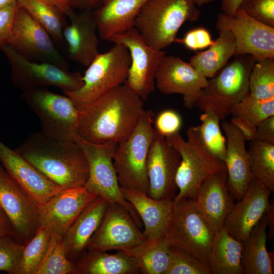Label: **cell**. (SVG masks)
<instances>
[{"instance_id": "cell-10", "label": "cell", "mask_w": 274, "mask_h": 274, "mask_svg": "<svg viewBox=\"0 0 274 274\" xmlns=\"http://www.w3.org/2000/svg\"><path fill=\"white\" fill-rule=\"evenodd\" d=\"M78 143L89 165V176L84 188L108 203H118L123 207L141 228V218L133 206L123 197L114 166L113 156L118 144H93L81 140Z\"/></svg>"}, {"instance_id": "cell-52", "label": "cell", "mask_w": 274, "mask_h": 274, "mask_svg": "<svg viewBox=\"0 0 274 274\" xmlns=\"http://www.w3.org/2000/svg\"><path fill=\"white\" fill-rule=\"evenodd\" d=\"M273 203H271L269 208L267 211V224L269 227V232L267 234V237L270 240L273 235Z\"/></svg>"}, {"instance_id": "cell-22", "label": "cell", "mask_w": 274, "mask_h": 274, "mask_svg": "<svg viewBox=\"0 0 274 274\" xmlns=\"http://www.w3.org/2000/svg\"><path fill=\"white\" fill-rule=\"evenodd\" d=\"M70 23L63 29L69 59L88 66L99 54L97 26L93 11L72 10L66 15Z\"/></svg>"}, {"instance_id": "cell-18", "label": "cell", "mask_w": 274, "mask_h": 274, "mask_svg": "<svg viewBox=\"0 0 274 274\" xmlns=\"http://www.w3.org/2000/svg\"><path fill=\"white\" fill-rule=\"evenodd\" d=\"M208 85L207 78L190 62L173 55L162 58L155 74V86L163 94L183 95L185 107L192 109L201 90Z\"/></svg>"}, {"instance_id": "cell-34", "label": "cell", "mask_w": 274, "mask_h": 274, "mask_svg": "<svg viewBox=\"0 0 274 274\" xmlns=\"http://www.w3.org/2000/svg\"><path fill=\"white\" fill-rule=\"evenodd\" d=\"M18 5L25 10L49 33L52 39L62 43L63 29L66 24L56 8L45 0H16Z\"/></svg>"}, {"instance_id": "cell-17", "label": "cell", "mask_w": 274, "mask_h": 274, "mask_svg": "<svg viewBox=\"0 0 274 274\" xmlns=\"http://www.w3.org/2000/svg\"><path fill=\"white\" fill-rule=\"evenodd\" d=\"M181 156L165 137L156 131L146 163L149 181L148 195L155 199L174 200L178 190L176 178Z\"/></svg>"}, {"instance_id": "cell-3", "label": "cell", "mask_w": 274, "mask_h": 274, "mask_svg": "<svg viewBox=\"0 0 274 274\" xmlns=\"http://www.w3.org/2000/svg\"><path fill=\"white\" fill-rule=\"evenodd\" d=\"M199 15L192 0H149L138 13L133 27L148 45L162 50L174 42L184 22L195 21Z\"/></svg>"}, {"instance_id": "cell-27", "label": "cell", "mask_w": 274, "mask_h": 274, "mask_svg": "<svg viewBox=\"0 0 274 274\" xmlns=\"http://www.w3.org/2000/svg\"><path fill=\"white\" fill-rule=\"evenodd\" d=\"M148 1L105 0L93 11L100 38L109 40L113 35L133 27L138 13Z\"/></svg>"}, {"instance_id": "cell-23", "label": "cell", "mask_w": 274, "mask_h": 274, "mask_svg": "<svg viewBox=\"0 0 274 274\" xmlns=\"http://www.w3.org/2000/svg\"><path fill=\"white\" fill-rule=\"evenodd\" d=\"M221 127L226 135V152L224 161L228 190L234 199L244 196L252 179L246 140L241 131L230 122L222 121Z\"/></svg>"}, {"instance_id": "cell-46", "label": "cell", "mask_w": 274, "mask_h": 274, "mask_svg": "<svg viewBox=\"0 0 274 274\" xmlns=\"http://www.w3.org/2000/svg\"><path fill=\"white\" fill-rule=\"evenodd\" d=\"M242 132L247 141L257 140V127L249 121L238 117H232L230 121Z\"/></svg>"}, {"instance_id": "cell-35", "label": "cell", "mask_w": 274, "mask_h": 274, "mask_svg": "<svg viewBox=\"0 0 274 274\" xmlns=\"http://www.w3.org/2000/svg\"><path fill=\"white\" fill-rule=\"evenodd\" d=\"M201 124L194 126L204 148L212 155L224 162L226 140L220 127V120L212 111L203 112L200 116Z\"/></svg>"}, {"instance_id": "cell-1", "label": "cell", "mask_w": 274, "mask_h": 274, "mask_svg": "<svg viewBox=\"0 0 274 274\" xmlns=\"http://www.w3.org/2000/svg\"><path fill=\"white\" fill-rule=\"evenodd\" d=\"M144 101L127 85L116 86L80 111L81 140L118 144L127 140L144 111Z\"/></svg>"}, {"instance_id": "cell-53", "label": "cell", "mask_w": 274, "mask_h": 274, "mask_svg": "<svg viewBox=\"0 0 274 274\" xmlns=\"http://www.w3.org/2000/svg\"><path fill=\"white\" fill-rule=\"evenodd\" d=\"M216 0H192L193 3L197 7H200L203 5L210 4L211 3L214 2Z\"/></svg>"}, {"instance_id": "cell-43", "label": "cell", "mask_w": 274, "mask_h": 274, "mask_svg": "<svg viewBox=\"0 0 274 274\" xmlns=\"http://www.w3.org/2000/svg\"><path fill=\"white\" fill-rule=\"evenodd\" d=\"M182 124L180 114L176 111L167 109L161 112L155 118V130L164 137L179 132Z\"/></svg>"}, {"instance_id": "cell-7", "label": "cell", "mask_w": 274, "mask_h": 274, "mask_svg": "<svg viewBox=\"0 0 274 274\" xmlns=\"http://www.w3.org/2000/svg\"><path fill=\"white\" fill-rule=\"evenodd\" d=\"M130 64L127 47L115 44L108 52L99 53L88 65L80 89L63 92L81 111L112 88L124 84Z\"/></svg>"}, {"instance_id": "cell-40", "label": "cell", "mask_w": 274, "mask_h": 274, "mask_svg": "<svg viewBox=\"0 0 274 274\" xmlns=\"http://www.w3.org/2000/svg\"><path fill=\"white\" fill-rule=\"evenodd\" d=\"M169 263L164 274H211L209 266L187 252L169 245Z\"/></svg>"}, {"instance_id": "cell-15", "label": "cell", "mask_w": 274, "mask_h": 274, "mask_svg": "<svg viewBox=\"0 0 274 274\" xmlns=\"http://www.w3.org/2000/svg\"><path fill=\"white\" fill-rule=\"evenodd\" d=\"M0 207L18 242L27 243L39 227L38 204L11 178L0 163Z\"/></svg>"}, {"instance_id": "cell-16", "label": "cell", "mask_w": 274, "mask_h": 274, "mask_svg": "<svg viewBox=\"0 0 274 274\" xmlns=\"http://www.w3.org/2000/svg\"><path fill=\"white\" fill-rule=\"evenodd\" d=\"M146 240L127 210L118 203H108L101 222L87 250L118 251L132 248Z\"/></svg>"}, {"instance_id": "cell-42", "label": "cell", "mask_w": 274, "mask_h": 274, "mask_svg": "<svg viewBox=\"0 0 274 274\" xmlns=\"http://www.w3.org/2000/svg\"><path fill=\"white\" fill-rule=\"evenodd\" d=\"M238 9L257 21L274 27V0H243Z\"/></svg>"}, {"instance_id": "cell-31", "label": "cell", "mask_w": 274, "mask_h": 274, "mask_svg": "<svg viewBox=\"0 0 274 274\" xmlns=\"http://www.w3.org/2000/svg\"><path fill=\"white\" fill-rule=\"evenodd\" d=\"M219 37L208 49L191 57L190 63L206 78H212L235 54V38L229 30H219Z\"/></svg>"}, {"instance_id": "cell-5", "label": "cell", "mask_w": 274, "mask_h": 274, "mask_svg": "<svg viewBox=\"0 0 274 274\" xmlns=\"http://www.w3.org/2000/svg\"><path fill=\"white\" fill-rule=\"evenodd\" d=\"M154 117L152 110H144L129 138L118 144L113 156V164L120 187L147 195L149 181L146 163L156 133L152 126Z\"/></svg>"}, {"instance_id": "cell-6", "label": "cell", "mask_w": 274, "mask_h": 274, "mask_svg": "<svg viewBox=\"0 0 274 274\" xmlns=\"http://www.w3.org/2000/svg\"><path fill=\"white\" fill-rule=\"evenodd\" d=\"M235 56L218 76L208 80L194 104L201 112L212 111L222 121L249 91V76L256 61L249 55Z\"/></svg>"}, {"instance_id": "cell-32", "label": "cell", "mask_w": 274, "mask_h": 274, "mask_svg": "<svg viewBox=\"0 0 274 274\" xmlns=\"http://www.w3.org/2000/svg\"><path fill=\"white\" fill-rule=\"evenodd\" d=\"M169 245L163 236L121 250L135 260L140 273L164 274L169 263Z\"/></svg>"}, {"instance_id": "cell-45", "label": "cell", "mask_w": 274, "mask_h": 274, "mask_svg": "<svg viewBox=\"0 0 274 274\" xmlns=\"http://www.w3.org/2000/svg\"><path fill=\"white\" fill-rule=\"evenodd\" d=\"M18 7L15 1L0 9V49L8 44Z\"/></svg>"}, {"instance_id": "cell-11", "label": "cell", "mask_w": 274, "mask_h": 274, "mask_svg": "<svg viewBox=\"0 0 274 274\" xmlns=\"http://www.w3.org/2000/svg\"><path fill=\"white\" fill-rule=\"evenodd\" d=\"M1 49L7 56L11 67L12 82L23 91L53 86L63 92L74 91L83 85L79 72H71L54 64L27 59L7 44Z\"/></svg>"}, {"instance_id": "cell-39", "label": "cell", "mask_w": 274, "mask_h": 274, "mask_svg": "<svg viewBox=\"0 0 274 274\" xmlns=\"http://www.w3.org/2000/svg\"><path fill=\"white\" fill-rule=\"evenodd\" d=\"M231 115L232 117L244 118L257 126L263 120L274 115V97L258 99L248 91L235 106Z\"/></svg>"}, {"instance_id": "cell-19", "label": "cell", "mask_w": 274, "mask_h": 274, "mask_svg": "<svg viewBox=\"0 0 274 274\" xmlns=\"http://www.w3.org/2000/svg\"><path fill=\"white\" fill-rule=\"evenodd\" d=\"M97 197L84 187L62 190L39 205V226L63 236L83 210Z\"/></svg>"}, {"instance_id": "cell-49", "label": "cell", "mask_w": 274, "mask_h": 274, "mask_svg": "<svg viewBox=\"0 0 274 274\" xmlns=\"http://www.w3.org/2000/svg\"><path fill=\"white\" fill-rule=\"evenodd\" d=\"M5 236L14 237V231L9 218L0 207V238Z\"/></svg>"}, {"instance_id": "cell-24", "label": "cell", "mask_w": 274, "mask_h": 274, "mask_svg": "<svg viewBox=\"0 0 274 274\" xmlns=\"http://www.w3.org/2000/svg\"><path fill=\"white\" fill-rule=\"evenodd\" d=\"M227 180V171L213 174L200 186L194 200L214 234L223 227L235 203L228 190Z\"/></svg>"}, {"instance_id": "cell-38", "label": "cell", "mask_w": 274, "mask_h": 274, "mask_svg": "<svg viewBox=\"0 0 274 274\" xmlns=\"http://www.w3.org/2000/svg\"><path fill=\"white\" fill-rule=\"evenodd\" d=\"M249 91L258 99L274 97V59L255 61L249 76Z\"/></svg>"}, {"instance_id": "cell-21", "label": "cell", "mask_w": 274, "mask_h": 274, "mask_svg": "<svg viewBox=\"0 0 274 274\" xmlns=\"http://www.w3.org/2000/svg\"><path fill=\"white\" fill-rule=\"evenodd\" d=\"M0 163L11 178L39 205L63 189L0 140Z\"/></svg>"}, {"instance_id": "cell-36", "label": "cell", "mask_w": 274, "mask_h": 274, "mask_svg": "<svg viewBox=\"0 0 274 274\" xmlns=\"http://www.w3.org/2000/svg\"><path fill=\"white\" fill-rule=\"evenodd\" d=\"M51 232L39 226L35 235L24 244L16 274H36L47 252Z\"/></svg>"}, {"instance_id": "cell-50", "label": "cell", "mask_w": 274, "mask_h": 274, "mask_svg": "<svg viewBox=\"0 0 274 274\" xmlns=\"http://www.w3.org/2000/svg\"><path fill=\"white\" fill-rule=\"evenodd\" d=\"M243 0H222V12L228 15H233L239 8Z\"/></svg>"}, {"instance_id": "cell-14", "label": "cell", "mask_w": 274, "mask_h": 274, "mask_svg": "<svg viewBox=\"0 0 274 274\" xmlns=\"http://www.w3.org/2000/svg\"><path fill=\"white\" fill-rule=\"evenodd\" d=\"M8 44L28 60L52 63L68 70V63L55 47L51 36L19 6Z\"/></svg>"}, {"instance_id": "cell-20", "label": "cell", "mask_w": 274, "mask_h": 274, "mask_svg": "<svg viewBox=\"0 0 274 274\" xmlns=\"http://www.w3.org/2000/svg\"><path fill=\"white\" fill-rule=\"evenodd\" d=\"M271 191L252 177L243 197L234 203L223 227L234 239L243 242L270 207Z\"/></svg>"}, {"instance_id": "cell-54", "label": "cell", "mask_w": 274, "mask_h": 274, "mask_svg": "<svg viewBox=\"0 0 274 274\" xmlns=\"http://www.w3.org/2000/svg\"><path fill=\"white\" fill-rule=\"evenodd\" d=\"M16 0H0V9Z\"/></svg>"}, {"instance_id": "cell-44", "label": "cell", "mask_w": 274, "mask_h": 274, "mask_svg": "<svg viewBox=\"0 0 274 274\" xmlns=\"http://www.w3.org/2000/svg\"><path fill=\"white\" fill-rule=\"evenodd\" d=\"M174 42L182 44L190 50L196 51L210 47L214 41L208 30L198 27L189 30L182 39L176 38Z\"/></svg>"}, {"instance_id": "cell-26", "label": "cell", "mask_w": 274, "mask_h": 274, "mask_svg": "<svg viewBox=\"0 0 274 274\" xmlns=\"http://www.w3.org/2000/svg\"><path fill=\"white\" fill-rule=\"evenodd\" d=\"M123 197L135 209L144 225L147 239L165 236L174 200L155 199L140 191L120 187Z\"/></svg>"}, {"instance_id": "cell-4", "label": "cell", "mask_w": 274, "mask_h": 274, "mask_svg": "<svg viewBox=\"0 0 274 274\" xmlns=\"http://www.w3.org/2000/svg\"><path fill=\"white\" fill-rule=\"evenodd\" d=\"M185 140L180 131L165 137L181 156L176 175L178 193L174 199L195 200L202 184L213 174L227 171L225 162L210 154L203 146L194 126L189 127Z\"/></svg>"}, {"instance_id": "cell-9", "label": "cell", "mask_w": 274, "mask_h": 274, "mask_svg": "<svg viewBox=\"0 0 274 274\" xmlns=\"http://www.w3.org/2000/svg\"><path fill=\"white\" fill-rule=\"evenodd\" d=\"M22 97L39 119L41 131L46 135L79 142L80 111L67 95L40 88L23 91Z\"/></svg>"}, {"instance_id": "cell-8", "label": "cell", "mask_w": 274, "mask_h": 274, "mask_svg": "<svg viewBox=\"0 0 274 274\" xmlns=\"http://www.w3.org/2000/svg\"><path fill=\"white\" fill-rule=\"evenodd\" d=\"M214 234L194 200L173 201L165 232L169 245L187 252L209 265Z\"/></svg>"}, {"instance_id": "cell-13", "label": "cell", "mask_w": 274, "mask_h": 274, "mask_svg": "<svg viewBox=\"0 0 274 274\" xmlns=\"http://www.w3.org/2000/svg\"><path fill=\"white\" fill-rule=\"evenodd\" d=\"M216 27L229 30L236 44L235 56L249 55L256 61L274 59V27L264 24L238 9L234 15L218 14Z\"/></svg>"}, {"instance_id": "cell-2", "label": "cell", "mask_w": 274, "mask_h": 274, "mask_svg": "<svg viewBox=\"0 0 274 274\" xmlns=\"http://www.w3.org/2000/svg\"><path fill=\"white\" fill-rule=\"evenodd\" d=\"M15 150L63 189L84 187L88 179V160L78 142L40 130L30 134Z\"/></svg>"}, {"instance_id": "cell-37", "label": "cell", "mask_w": 274, "mask_h": 274, "mask_svg": "<svg viewBox=\"0 0 274 274\" xmlns=\"http://www.w3.org/2000/svg\"><path fill=\"white\" fill-rule=\"evenodd\" d=\"M63 239L51 233L47 252L36 274H77L74 262L67 257Z\"/></svg>"}, {"instance_id": "cell-12", "label": "cell", "mask_w": 274, "mask_h": 274, "mask_svg": "<svg viewBox=\"0 0 274 274\" xmlns=\"http://www.w3.org/2000/svg\"><path fill=\"white\" fill-rule=\"evenodd\" d=\"M108 41L128 49L131 64L124 84L146 101L155 90L156 70L166 52L148 45L133 26L113 35Z\"/></svg>"}, {"instance_id": "cell-48", "label": "cell", "mask_w": 274, "mask_h": 274, "mask_svg": "<svg viewBox=\"0 0 274 274\" xmlns=\"http://www.w3.org/2000/svg\"><path fill=\"white\" fill-rule=\"evenodd\" d=\"M73 9L94 11L98 9L105 0H70Z\"/></svg>"}, {"instance_id": "cell-33", "label": "cell", "mask_w": 274, "mask_h": 274, "mask_svg": "<svg viewBox=\"0 0 274 274\" xmlns=\"http://www.w3.org/2000/svg\"><path fill=\"white\" fill-rule=\"evenodd\" d=\"M248 152L252 177L274 191V144L255 140L249 142Z\"/></svg>"}, {"instance_id": "cell-41", "label": "cell", "mask_w": 274, "mask_h": 274, "mask_svg": "<svg viewBox=\"0 0 274 274\" xmlns=\"http://www.w3.org/2000/svg\"><path fill=\"white\" fill-rule=\"evenodd\" d=\"M24 247V244L12 236L0 238V271L16 274Z\"/></svg>"}, {"instance_id": "cell-29", "label": "cell", "mask_w": 274, "mask_h": 274, "mask_svg": "<svg viewBox=\"0 0 274 274\" xmlns=\"http://www.w3.org/2000/svg\"><path fill=\"white\" fill-rule=\"evenodd\" d=\"M74 262L77 274L140 273L135 260L121 250L115 254L88 250Z\"/></svg>"}, {"instance_id": "cell-47", "label": "cell", "mask_w": 274, "mask_h": 274, "mask_svg": "<svg viewBox=\"0 0 274 274\" xmlns=\"http://www.w3.org/2000/svg\"><path fill=\"white\" fill-rule=\"evenodd\" d=\"M256 127L257 140L274 144V115L263 120Z\"/></svg>"}, {"instance_id": "cell-30", "label": "cell", "mask_w": 274, "mask_h": 274, "mask_svg": "<svg viewBox=\"0 0 274 274\" xmlns=\"http://www.w3.org/2000/svg\"><path fill=\"white\" fill-rule=\"evenodd\" d=\"M242 242L234 239L223 227L213 236L209 265L211 274H242Z\"/></svg>"}, {"instance_id": "cell-51", "label": "cell", "mask_w": 274, "mask_h": 274, "mask_svg": "<svg viewBox=\"0 0 274 274\" xmlns=\"http://www.w3.org/2000/svg\"><path fill=\"white\" fill-rule=\"evenodd\" d=\"M62 14L66 15L73 9L70 0H45Z\"/></svg>"}, {"instance_id": "cell-28", "label": "cell", "mask_w": 274, "mask_h": 274, "mask_svg": "<svg viewBox=\"0 0 274 274\" xmlns=\"http://www.w3.org/2000/svg\"><path fill=\"white\" fill-rule=\"evenodd\" d=\"M266 212L242 242L241 263L244 274H273V253L267 251Z\"/></svg>"}, {"instance_id": "cell-25", "label": "cell", "mask_w": 274, "mask_h": 274, "mask_svg": "<svg viewBox=\"0 0 274 274\" xmlns=\"http://www.w3.org/2000/svg\"><path fill=\"white\" fill-rule=\"evenodd\" d=\"M107 208L108 203L98 196L83 210L67 229L63 239L69 260L74 262L86 252Z\"/></svg>"}]
</instances>
